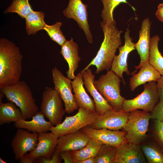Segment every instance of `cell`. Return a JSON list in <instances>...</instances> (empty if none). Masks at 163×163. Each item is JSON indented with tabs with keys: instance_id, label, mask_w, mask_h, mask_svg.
Returning a JSON list of instances; mask_svg holds the SVG:
<instances>
[{
	"instance_id": "f546056e",
	"label": "cell",
	"mask_w": 163,
	"mask_h": 163,
	"mask_svg": "<svg viewBox=\"0 0 163 163\" xmlns=\"http://www.w3.org/2000/svg\"><path fill=\"white\" fill-rule=\"evenodd\" d=\"M118 148L102 144L95 157L96 163H115Z\"/></svg>"
},
{
	"instance_id": "9c48e42d",
	"label": "cell",
	"mask_w": 163,
	"mask_h": 163,
	"mask_svg": "<svg viewBox=\"0 0 163 163\" xmlns=\"http://www.w3.org/2000/svg\"><path fill=\"white\" fill-rule=\"evenodd\" d=\"M52 73L54 88L59 93L64 103L66 113L70 114L79 108L72 93L71 79L65 76L56 67L52 69Z\"/></svg>"
},
{
	"instance_id": "f35d334b",
	"label": "cell",
	"mask_w": 163,
	"mask_h": 163,
	"mask_svg": "<svg viewBox=\"0 0 163 163\" xmlns=\"http://www.w3.org/2000/svg\"><path fill=\"white\" fill-rule=\"evenodd\" d=\"M20 163H33L34 160L30 157L29 153H26L19 160Z\"/></svg>"
},
{
	"instance_id": "8992f818",
	"label": "cell",
	"mask_w": 163,
	"mask_h": 163,
	"mask_svg": "<svg viewBox=\"0 0 163 163\" xmlns=\"http://www.w3.org/2000/svg\"><path fill=\"white\" fill-rule=\"evenodd\" d=\"M149 112L135 110L130 112L129 119L123 127L127 142L139 144L147 137Z\"/></svg>"
},
{
	"instance_id": "5b68a950",
	"label": "cell",
	"mask_w": 163,
	"mask_h": 163,
	"mask_svg": "<svg viewBox=\"0 0 163 163\" xmlns=\"http://www.w3.org/2000/svg\"><path fill=\"white\" fill-rule=\"evenodd\" d=\"M97 112H93L84 108H79L75 115L66 116L60 124L53 126L50 131L58 138L60 136L80 130L94 122L100 116Z\"/></svg>"
},
{
	"instance_id": "484cf974",
	"label": "cell",
	"mask_w": 163,
	"mask_h": 163,
	"mask_svg": "<svg viewBox=\"0 0 163 163\" xmlns=\"http://www.w3.org/2000/svg\"><path fill=\"white\" fill-rule=\"evenodd\" d=\"M102 144L91 138L87 145L78 150L72 151L75 163L91 158L95 157Z\"/></svg>"
},
{
	"instance_id": "8d00e7d4",
	"label": "cell",
	"mask_w": 163,
	"mask_h": 163,
	"mask_svg": "<svg viewBox=\"0 0 163 163\" xmlns=\"http://www.w3.org/2000/svg\"><path fill=\"white\" fill-rule=\"evenodd\" d=\"M157 82L159 100L163 101V75H161Z\"/></svg>"
},
{
	"instance_id": "ba28073f",
	"label": "cell",
	"mask_w": 163,
	"mask_h": 163,
	"mask_svg": "<svg viewBox=\"0 0 163 163\" xmlns=\"http://www.w3.org/2000/svg\"><path fill=\"white\" fill-rule=\"evenodd\" d=\"M159 100L157 83L152 81L145 84L142 92L135 98L125 99L122 105L123 110L128 112L139 109L150 112Z\"/></svg>"
},
{
	"instance_id": "1f68e13d",
	"label": "cell",
	"mask_w": 163,
	"mask_h": 163,
	"mask_svg": "<svg viewBox=\"0 0 163 163\" xmlns=\"http://www.w3.org/2000/svg\"><path fill=\"white\" fill-rule=\"evenodd\" d=\"M62 24L60 22H57L55 24L50 25L46 24L43 29L46 31L51 39L61 46L67 40L60 29Z\"/></svg>"
},
{
	"instance_id": "836d02e7",
	"label": "cell",
	"mask_w": 163,
	"mask_h": 163,
	"mask_svg": "<svg viewBox=\"0 0 163 163\" xmlns=\"http://www.w3.org/2000/svg\"><path fill=\"white\" fill-rule=\"evenodd\" d=\"M60 153V151L55 149L51 158L41 157L35 159L34 163H60L62 160Z\"/></svg>"
},
{
	"instance_id": "9a60e30c",
	"label": "cell",
	"mask_w": 163,
	"mask_h": 163,
	"mask_svg": "<svg viewBox=\"0 0 163 163\" xmlns=\"http://www.w3.org/2000/svg\"><path fill=\"white\" fill-rule=\"evenodd\" d=\"M151 22L148 18L144 19L142 23L141 28L139 31V38L138 41L135 43L140 59L138 66H135L136 70L132 73V75L137 69L149 62L151 38L150 37Z\"/></svg>"
},
{
	"instance_id": "5bb4252c",
	"label": "cell",
	"mask_w": 163,
	"mask_h": 163,
	"mask_svg": "<svg viewBox=\"0 0 163 163\" xmlns=\"http://www.w3.org/2000/svg\"><path fill=\"white\" fill-rule=\"evenodd\" d=\"M130 32L129 29L127 28L124 36V44L119 47V54L115 56L111 69L122 79L124 84L125 83L123 77V72L128 75H130L127 63L128 56L131 51L136 49L135 43L130 36Z\"/></svg>"
},
{
	"instance_id": "4dcf8cb0",
	"label": "cell",
	"mask_w": 163,
	"mask_h": 163,
	"mask_svg": "<svg viewBox=\"0 0 163 163\" xmlns=\"http://www.w3.org/2000/svg\"><path fill=\"white\" fill-rule=\"evenodd\" d=\"M34 11L29 0H13L11 5L5 11V13H16L23 18Z\"/></svg>"
},
{
	"instance_id": "6da1fadb",
	"label": "cell",
	"mask_w": 163,
	"mask_h": 163,
	"mask_svg": "<svg viewBox=\"0 0 163 163\" xmlns=\"http://www.w3.org/2000/svg\"><path fill=\"white\" fill-rule=\"evenodd\" d=\"M23 56L19 48L5 38L0 39V88L20 81Z\"/></svg>"
},
{
	"instance_id": "7c38bea8",
	"label": "cell",
	"mask_w": 163,
	"mask_h": 163,
	"mask_svg": "<svg viewBox=\"0 0 163 163\" xmlns=\"http://www.w3.org/2000/svg\"><path fill=\"white\" fill-rule=\"evenodd\" d=\"M39 134L31 133L23 129H18L11 143L15 158L19 160L28 152H31L36 147Z\"/></svg>"
},
{
	"instance_id": "7402d4cb",
	"label": "cell",
	"mask_w": 163,
	"mask_h": 163,
	"mask_svg": "<svg viewBox=\"0 0 163 163\" xmlns=\"http://www.w3.org/2000/svg\"><path fill=\"white\" fill-rule=\"evenodd\" d=\"M32 119L27 121L21 119L14 123L15 127L18 129H26L29 132L39 134L47 132L53 126L50 121L46 120L41 111H38L32 117Z\"/></svg>"
},
{
	"instance_id": "e575fe53",
	"label": "cell",
	"mask_w": 163,
	"mask_h": 163,
	"mask_svg": "<svg viewBox=\"0 0 163 163\" xmlns=\"http://www.w3.org/2000/svg\"><path fill=\"white\" fill-rule=\"evenodd\" d=\"M150 114L151 118L163 122V101L157 103Z\"/></svg>"
},
{
	"instance_id": "60d3db41",
	"label": "cell",
	"mask_w": 163,
	"mask_h": 163,
	"mask_svg": "<svg viewBox=\"0 0 163 163\" xmlns=\"http://www.w3.org/2000/svg\"><path fill=\"white\" fill-rule=\"evenodd\" d=\"M0 163H6V162L4 161L3 159L0 158Z\"/></svg>"
},
{
	"instance_id": "2e32d148",
	"label": "cell",
	"mask_w": 163,
	"mask_h": 163,
	"mask_svg": "<svg viewBox=\"0 0 163 163\" xmlns=\"http://www.w3.org/2000/svg\"><path fill=\"white\" fill-rule=\"evenodd\" d=\"M81 73L84 85L93 98L96 111L101 115L107 110L113 109L95 87L94 83L95 75L91 69L89 68Z\"/></svg>"
},
{
	"instance_id": "ffe728a7",
	"label": "cell",
	"mask_w": 163,
	"mask_h": 163,
	"mask_svg": "<svg viewBox=\"0 0 163 163\" xmlns=\"http://www.w3.org/2000/svg\"><path fill=\"white\" fill-rule=\"evenodd\" d=\"M78 46L72 38L67 40L61 46L60 53L68 63L69 68L66 72L67 77L71 79H74L75 71L78 67L81 59L78 55Z\"/></svg>"
},
{
	"instance_id": "7a4b0ae2",
	"label": "cell",
	"mask_w": 163,
	"mask_h": 163,
	"mask_svg": "<svg viewBox=\"0 0 163 163\" xmlns=\"http://www.w3.org/2000/svg\"><path fill=\"white\" fill-rule=\"evenodd\" d=\"M100 25L104 34L103 41L96 56L81 72L92 65L96 67L97 74L110 70L117 50L122 44V30H119L116 25H110L103 21Z\"/></svg>"
},
{
	"instance_id": "d6a6232c",
	"label": "cell",
	"mask_w": 163,
	"mask_h": 163,
	"mask_svg": "<svg viewBox=\"0 0 163 163\" xmlns=\"http://www.w3.org/2000/svg\"><path fill=\"white\" fill-rule=\"evenodd\" d=\"M153 136L158 144L163 150V122L154 120Z\"/></svg>"
},
{
	"instance_id": "d590c367",
	"label": "cell",
	"mask_w": 163,
	"mask_h": 163,
	"mask_svg": "<svg viewBox=\"0 0 163 163\" xmlns=\"http://www.w3.org/2000/svg\"><path fill=\"white\" fill-rule=\"evenodd\" d=\"M62 159L65 163H75L72 155V151L64 150L60 151Z\"/></svg>"
},
{
	"instance_id": "603a6c76",
	"label": "cell",
	"mask_w": 163,
	"mask_h": 163,
	"mask_svg": "<svg viewBox=\"0 0 163 163\" xmlns=\"http://www.w3.org/2000/svg\"><path fill=\"white\" fill-rule=\"evenodd\" d=\"M137 73L132 75L130 78L129 85L130 90L133 91L139 86L147 82H157L161 75L149 62L140 69Z\"/></svg>"
},
{
	"instance_id": "74e56055",
	"label": "cell",
	"mask_w": 163,
	"mask_h": 163,
	"mask_svg": "<svg viewBox=\"0 0 163 163\" xmlns=\"http://www.w3.org/2000/svg\"><path fill=\"white\" fill-rule=\"evenodd\" d=\"M155 15L159 20L163 22V3H160L158 5Z\"/></svg>"
},
{
	"instance_id": "83f0119b",
	"label": "cell",
	"mask_w": 163,
	"mask_h": 163,
	"mask_svg": "<svg viewBox=\"0 0 163 163\" xmlns=\"http://www.w3.org/2000/svg\"><path fill=\"white\" fill-rule=\"evenodd\" d=\"M103 5L101 17L103 21L110 25H116V22L113 19L114 9L120 3H124L130 5L127 0H101Z\"/></svg>"
},
{
	"instance_id": "ac0fdd59",
	"label": "cell",
	"mask_w": 163,
	"mask_h": 163,
	"mask_svg": "<svg viewBox=\"0 0 163 163\" xmlns=\"http://www.w3.org/2000/svg\"><path fill=\"white\" fill-rule=\"evenodd\" d=\"M146 162L139 144L127 142L118 148L115 163Z\"/></svg>"
},
{
	"instance_id": "4316f807",
	"label": "cell",
	"mask_w": 163,
	"mask_h": 163,
	"mask_svg": "<svg viewBox=\"0 0 163 163\" xmlns=\"http://www.w3.org/2000/svg\"><path fill=\"white\" fill-rule=\"evenodd\" d=\"M160 40L158 35L151 38L149 63L162 75H163V56L158 48Z\"/></svg>"
},
{
	"instance_id": "d6986e66",
	"label": "cell",
	"mask_w": 163,
	"mask_h": 163,
	"mask_svg": "<svg viewBox=\"0 0 163 163\" xmlns=\"http://www.w3.org/2000/svg\"><path fill=\"white\" fill-rule=\"evenodd\" d=\"M90 139L86 134L80 130L59 137L55 149L60 151L78 150L86 146Z\"/></svg>"
},
{
	"instance_id": "8fae6325",
	"label": "cell",
	"mask_w": 163,
	"mask_h": 163,
	"mask_svg": "<svg viewBox=\"0 0 163 163\" xmlns=\"http://www.w3.org/2000/svg\"><path fill=\"white\" fill-rule=\"evenodd\" d=\"M130 112L123 110H107L93 123L88 126L95 129H107L119 130L125 126L128 122Z\"/></svg>"
},
{
	"instance_id": "cb8c5ba5",
	"label": "cell",
	"mask_w": 163,
	"mask_h": 163,
	"mask_svg": "<svg viewBox=\"0 0 163 163\" xmlns=\"http://www.w3.org/2000/svg\"><path fill=\"white\" fill-rule=\"evenodd\" d=\"M21 119L23 117L21 111L14 103H0V125L15 123Z\"/></svg>"
},
{
	"instance_id": "44dd1931",
	"label": "cell",
	"mask_w": 163,
	"mask_h": 163,
	"mask_svg": "<svg viewBox=\"0 0 163 163\" xmlns=\"http://www.w3.org/2000/svg\"><path fill=\"white\" fill-rule=\"evenodd\" d=\"M71 83L74 93V97L79 108L86 109L93 112H96L95 106L93 100L87 93L83 85L82 73H78Z\"/></svg>"
},
{
	"instance_id": "ab89813d",
	"label": "cell",
	"mask_w": 163,
	"mask_h": 163,
	"mask_svg": "<svg viewBox=\"0 0 163 163\" xmlns=\"http://www.w3.org/2000/svg\"><path fill=\"white\" fill-rule=\"evenodd\" d=\"M76 163H96V159L95 157L89 158L78 161Z\"/></svg>"
},
{
	"instance_id": "4fadbf2b",
	"label": "cell",
	"mask_w": 163,
	"mask_h": 163,
	"mask_svg": "<svg viewBox=\"0 0 163 163\" xmlns=\"http://www.w3.org/2000/svg\"><path fill=\"white\" fill-rule=\"evenodd\" d=\"M82 131L90 138L104 144L118 148L127 142L126 132L107 129H95L88 126L81 129Z\"/></svg>"
},
{
	"instance_id": "3957f363",
	"label": "cell",
	"mask_w": 163,
	"mask_h": 163,
	"mask_svg": "<svg viewBox=\"0 0 163 163\" xmlns=\"http://www.w3.org/2000/svg\"><path fill=\"white\" fill-rule=\"evenodd\" d=\"M0 89V92L9 101L20 108L23 119L32 118L38 111L32 91L25 81H19Z\"/></svg>"
},
{
	"instance_id": "f1b7e54d",
	"label": "cell",
	"mask_w": 163,
	"mask_h": 163,
	"mask_svg": "<svg viewBox=\"0 0 163 163\" xmlns=\"http://www.w3.org/2000/svg\"><path fill=\"white\" fill-rule=\"evenodd\" d=\"M140 146L148 163H163V150L159 145L144 144Z\"/></svg>"
},
{
	"instance_id": "30bf717a",
	"label": "cell",
	"mask_w": 163,
	"mask_h": 163,
	"mask_svg": "<svg viewBox=\"0 0 163 163\" xmlns=\"http://www.w3.org/2000/svg\"><path fill=\"white\" fill-rule=\"evenodd\" d=\"M87 7L82 0H69L67 7L62 12L68 19H73L77 22L84 32L88 42L92 44L93 41L88 21Z\"/></svg>"
},
{
	"instance_id": "e0dca14e",
	"label": "cell",
	"mask_w": 163,
	"mask_h": 163,
	"mask_svg": "<svg viewBox=\"0 0 163 163\" xmlns=\"http://www.w3.org/2000/svg\"><path fill=\"white\" fill-rule=\"evenodd\" d=\"M58 138L51 132L39 133L36 147L29 153L31 158L34 160L43 156L51 158L57 145Z\"/></svg>"
},
{
	"instance_id": "d4e9b609",
	"label": "cell",
	"mask_w": 163,
	"mask_h": 163,
	"mask_svg": "<svg viewBox=\"0 0 163 163\" xmlns=\"http://www.w3.org/2000/svg\"><path fill=\"white\" fill-rule=\"evenodd\" d=\"M45 17L43 12L33 11L26 17L25 29L28 35H34L37 31L43 30L46 24Z\"/></svg>"
},
{
	"instance_id": "52a82bcc",
	"label": "cell",
	"mask_w": 163,
	"mask_h": 163,
	"mask_svg": "<svg viewBox=\"0 0 163 163\" xmlns=\"http://www.w3.org/2000/svg\"><path fill=\"white\" fill-rule=\"evenodd\" d=\"M62 101L60 94L54 88H46L42 92L41 111L54 126L62 122L66 113Z\"/></svg>"
},
{
	"instance_id": "277c9868",
	"label": "cell",
	"mask_w": 163,
	"mask_h": 163,
	"mask_svg": "<svg viewBox=\"0 0 163 163\" xmlns=\"http://www.w3.org/2000/svg\"><path fill=\"white\" fill-rule=\"evenodd\" d=\"M119 76L110 69L94 81V85L109 104L115 110H123L122 105L125 99L120 94Z\"/></svg>"
}]
</instances>
